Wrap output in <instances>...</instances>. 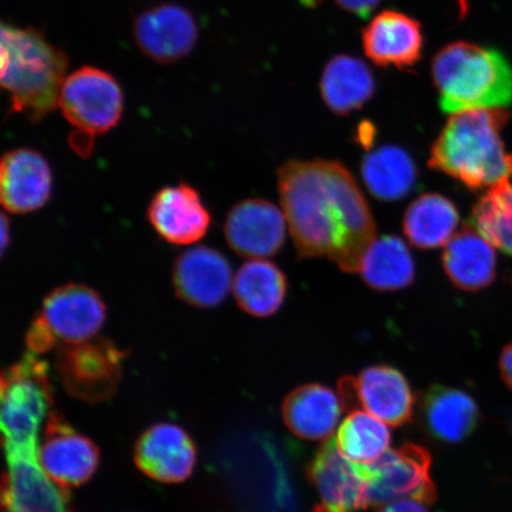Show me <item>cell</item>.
<instances>
[{"label":"cell","mask_w":512,"mask_h":512,"mask_svg":"<svg viewBox=\"0 0 512 512\" xmlns=\"http://www.w3.org/2000/svg\"><path fill=\"white\" fill-rule=\"evenodd\" d=\"M443 267L448 279L460 290H483L495 280L496 253L475 228L466 226L446 243Z\"/></svg>","instance_id":"603a6c76"},{"label":"cell","mask_w":512,"mask_h":512,"mask_svg":"<svg viewBox=\"0 0 512 512\" xmlns=\"http://www.w3.org/2000/svg\"><path fill=\"white\" fill-rule=\"evenodd\" d=\"M287 221L284 211L262 198L236 204L224 222V236L236 254L265 259L284 246Z\"/></svg>","instance_id":"5bb4252c"},{"label":"cell","mask_w":512,"mask_h":512,"mask_svg":"<svg viewBox=\"0 0 512 512\" xmlns=\"http://www.w3.org/2000/svg\"><path fill=\"white\" fill-rule=\"evenodd\" d=\"M338 395L345 411L364 408L393 427L414 418L413 390L401 371L390 366H371L357 377H343L338 382Z\"/></svg>","instance_id":"9c48e42d"},{"label":"cell","mask_w":512,"mask_h":512,"mask_svg":"<svg viewBox=\"0 0 512 512\" xmlns=\"http://www.w3.org/2000/svg\"><path fill=\"white\" fill-rule=\"evenodd\" d=\"M379 512H430L426 504L414 499H402V501L384 505Z\"/></svg>","instance_id":"1f68e13d"},{"label":"cell","mask_w":512,"mask_h":512,"mask_svg":"<svg viewBox=\"0 0 512 512\" xmlns=\"http://www.w3.org/2000/svg\"><path fill=\"white\" fill-rule=\"evenodd\" d=\"M375 86L368 64L354 56L338 55L326 64L320 92L332 112L347 115L367 104Z\"/></svg>","instance_id":"cb8c5ba5"},{"label":"cell","mask_w":512,"mask_h":512,"mask_svg":"<svg viewBox=\"0 0 512 512\" xmlns=\"http://www.w3.org/2000/svg\"><path fill=\"white\" fill-rule=\"evenodd\" d=\"M38 459L51 480L69 492L94 476L100 452L91 439L76 432L59 412L51 409Z\"/></svg>","instance_id":"7c38bea8"},{"label":"cell","mask_w":512,"mask_h":512,"mask_svg":"<svg viewBox=\"0 0 512 512\" xmlns=\"http://www.w3.org/2000/svg\"><path fill=\"white\" fill-rule=\"evenodd\" d=\"M319 503L312 512H356L368 507L366 465L352 462L338 450L336 438H329L306 467Z\"/></svg>","instance_id":"30bf717a"},{"label":"cell","mask_w":512,"mask_h":512,"mask_svg":"<svg viewBox=\"0 0 512 512\" xmlns=\"http://www.w3.org/2000/svg\"><path fill=\"white\" fill-rule=\"evenodd\" d=\"M3 242H2V249L3 252L5 251L6 247H8L9 242V223H8V217L3 216Z\"/></svg>","instance_id":"836d02e7"},{"label":"cell","mask_w":512,"mask_h":512,"mask_svg":"<svg viewBox=\"0 0 512 512\" xmlns=\"http://www.w3.org/2000/svg\"><path fill=\"white\" fill-rule=\"evenodd\" d=\"M278 189L299 258H328L343 272L360 271L376 239L373 214L354 176L332 160H291Z\"/></svg>","instance_id":"6da1fadb"},{"label":"cell","mask_w":512,"mask_h":512,"mask_svg":"<svg viewBox=\"0 0 512 512\" xmlns=\"http://www.w3.org/2000/svg\"><path fill=\"white\" fill-rule=\"evenodd\" d=\"M431 467V454L420 445L408 443L387 451L376 462L366 465L368 507H384L402 499L433 504L437 501V489Z\"/></svg>","instance_id":"ba28073f"},{"label":"cell","mask_w":512,"mask_h":512,"mask_svg":"<svg viewBox=\"0 0 512 512\" xmlns=\"http://www.w3.org/2000/svg\"><path fill=\"white\" fill-rule=\"evenodd\" d=\"M392 435L386 422L362 411L352 412L339 427L336 443L343 456L369 465L388 451Z\"/></svg>","instance_id":"f1b7e54d"},{"label":"cell","mask_w":512,"mask_h":512,"mask_svg":"<svg viewBox=\"0 0 512 512\" xmlns=\"http://www.w3.org/2000/svg\"><path fill=\"white\" fill-rule=\"evenodd\" d=\"M364 184L377 200L400 201L411 194L418 183V168L405 150L384 145L368 153L362 160Z\"/></svg>","instance_id":"484cf974"},{"label":"cell","mask_w":512,"mask_h":512,"mask_svg":"<svg viewBox=\"0 0 512 512\" xmlns=\"http://www.w3.org/2000/svg\"><path fill=\"white\" fill-rule=\"evenodd\" d=\"M472 227L492 246L512 255V185L492 187L473 207Z\"/></svg>","instance_id":"f546056e"},{"label":"cell","mask_w":512,"mask_h":512,"mask_svg":"<svg viewBox=\"0 0 512 512\" xmlns=\"http://www.w3.org/2000/svg\"><path fill=\"white\" fill-rule=\"evenodd\" d=\"M508 119L504 108L451 114L432 146L428 165L471 190L507 181L512 156L505 151L501 131Z\"/></svg>","instance_id":"7a4b0ae2"},{"label":"cell","mask_w":512,"mask_h":512,"mask_svg":"<svg viewBox=\"0 0 512 512\" xmlns=\"http://www.w3.org/2000/svg\"><path fill=\"white\" fill-rule=\"evenodd\" d=\"M106 316V305L98 292L85 285L68 284L48 294L35 319L59 348L98 336Z\"/></svg>","instance_id":"8fae6325"},{"label":"cell","mask_w":512,"mask_h":512,"mask_svg":"<svg viewBox=\"0 0 512 512\" xmlns=\"http://www.w3.org/2000/svg\"><path fill=\"white\" fill-rule=\"evenodd\" d=\"M499 368L505 384L512 390V343L504 348L499 360Z\"/></svg>","instance_id":"d6a6232c"},{"label":"cell","mask_w":512,"mask_h":512,"mask_svg":"<svg viewBox=\"0 0 512 512\" xmlns=\"http://www.w3.org/2000/svg\"><path fill=\"white\" fill-rule=\"evenodd\" d=\"M197 448L189 433L160 422L140 435L134 446V463L147 477L165 484L182 483L195 470Z\"/></svg>","instance_id":"9a60e30c"},{"label":"cell","mask_w":512,"mask_h":512,"mask_svg":"<svg viewBox=\"0 0 512 512\" xmlns=\"http://www.w3.org/2000/svg\"><path fill=\"white\" fill-rule=\"evenodd\" d=\"M8 472L2 484L3 512H68L69 492L47 475L38 450H5Z\"/></svg>","instance_id":"4fadbf2b"},{"label":"cell","mask_w":512,"mask_h":512,"mask_svg":"<svg viewBox=\"0 0 512 512\" xmlns=\"http://www.w3.org/2000/svg\"><path fill=\"white\" fill-rule=\"evenodd\" d=\"M147 219L160 238L176 246L194 245L211 224L200 192L187 183L160 189L147 208Z\"/></svg>","instance_id":"e0dca14e"},{"label":"cell","mask_w":512,"mask_h":512,"mask_svg":"<svg viewBox=\"0 0 512 512\" xmlns=\"http://www.w3.org/2000/svg\"><path fill=\"white\" fill-rule=\"evenodd\" d=\"M233 271L224 255L208 247H194L178 256L172 270L177 297L192 306L221 305L233 288Z\"/></svg>","instance_id":"ac0fdd59"},{"label":"cell","mask_w":512,"mask_h":512,"mask_svg":"<svg viewBox=\"0 0 512 512\" xmlns=\"http://www.w3.org/2000/svg\"><path fill=\"white\" fill-rule=\"evenodd\" d=\"M345 11L360 18H368L373 11L377 8V5L381 3V0H335Z\"/></svg>","instance_id":"4dcf8cb0"},{"label":"cell","mask_w":512,"mask_h":512,"mask_svg":"<svg viewBox=\"0 0 512 512\" xmlns=\"http://www.w3.org/2000/svg\"><path fill=\"white\" fill-rule=\"evenodd\" d=\"M48 364L27 352L3 370L2 432L5 450H38V432L53 408Z\"/></svg>","instance_id":"8992f818"},{"label":"cell","mask_w":512,"mask_h":512,"mask_svg":"<svg viewBox=\"0 0 512 512\" xmlns=\"http://www.w3.org/2000/svg\"><path fill=\"white\" fill-rule=\"evenodd\" d=\"M458 223V209L451 200L439 194H425L409 204L403 216V233L413 246L434 249L452 239Z\"/></svg>","instance_id":"83f0119b"},{"label":"cell","mask_w":512,"mask_h":512,"mask_svg":"<svg viewBox=\"0 0 512 512\" xmlns=\"http://www.w3.org/2000/svg\"><path fill=\"white\" fill-rule=\"evenodd\" d=\"M360 272L364 283L376 291H399L413 284L415 264L405 241L384 235L363 255Z\"/></svg>","instance_id":"4316f807"},{"label":"cell","mask_w":512,"mask_h":512,"mask_svg":"<svg viewBox=\"0 0 512 512\" xmlns=\"http://www.w3.org/2000/svg\"><path fill=\"white\" fill-rule=\"evenodd\" d=\"M125 355L110 339L96 336L85 342L60 345L55 369L70 396L99 403L117 392Z\"/></svg>","instance_id":"52a82bcc"},{"label":"cell","mask_w":512,"mask_h":512,"mask_svg":"<svg viewBox=\"0 0 512 512\" xmlns=\"http://www.w3.org/2000/svg\"><path fill=\"white\" fill-rule=\"evenodd\" d=\"M432 76L444 113L512 104V67L495 49L467 42L448 44L435 55Z\"/></svg>","instance_id":"277c9868"},{"label":"cell","mask_w":512,"mask_h":512,"mask_svg":"<svg viewBox=\"0 0 512 512\" xmlns=\"http://www.w3.org/2000/svg\"><path fill=\"white\" fill-rule=\"evenodd\" d=\"M420 413L428 434L444 444H459L476 430L479 409L472 396L435 384L422 398Z\"/></svg>","instance_id":"44dd1931"},{"label":"cell","mask_w":512,"mask_h":512,"mask_svg":"<svg viewBox=\"0 0 512 512\" xmlns=\"http://www.w3.org/2000/svg\"><path fill=\"white\" fill-rule=\"evenodd\" d=\"M137 46L158 63H174L188 56L198 41V25L188 9L158 5L140 14L133 27Z\"/></svg>","instance_id":"2e32d148"},{"label":"cell","mask_w":512,"mask_h":512,"mask_svg":"<svg viewBox=\"0 0 512 512\" xmlns=\"http://www.w3.org/2000/svg\"><path fill=\"white\" fill-rule=\"evenodd\" d=\"M53 191L47 159L31 149L5 153L0 165V198L12 214H28L46 206Z\"/></svg>","instance_id":"d6986e66"},{"label":"cell","mask_w":512,"mask_h":512,"mask_svg":"<svg viewBox=\"0 0 512 512\" xmlns=\"http://www.w3.org/2000/svg\"><path fill=\"white\" fill-rule=\"evenodd\" d=\"M456 3L458 5L460 18L465 17L467 11H469V3H467V0H456Z\"/></svg>","instance_id":"e575fe53"},{"label":"cell","mask_w":512,"mask_h":512,"mask_svg":"<svg viewBox=\"0 0 512 512\" xmlns=\"http://www.w3.org/2000/svg\"><path fill=\"white\" fill-rule=\"evenodd\" d=\"M510 176L512 177V169H511V175Z\"/></svg>","instance_id":"d590c367"},{"label":"cell","mask_w":512,"mask_h":512,"mask_svg":"<svg viewBox=\"0 0 512 512\" xmlns=\"http://www.w3.org/2000/svg\"><path fill=\"white\" fill-rule=\"evenodd\" d=\"M59 107L73 127L70 145L78 155L88 157L95 138L111 131L123 117L124 93L111 74L82 67L64 81Z\"/></svg>","instance_id":"5b68a950"},{"label":"cell","mask_w":512,"mask_h":512,"mask_svg":"<svg viewBox=\"0 0 512 512\" xmlns=\"http://www.w3.org/2000/svg\"><path fill=\"white\" fill-rule=\"evenodd\" d=\"M343 412L339 395L323 384H304L286 396L283 416L288 430L305 440L331 437Z\"/></svg>","instance_id":"7402d4cb"},{"label":"cell","mask_w":512,"mask_h":512,"mask_svg":"<svg viewBox=\"0 0 512 512\" xmlns=\"http://www.w3.org/2000/svg\"><path fill=\"white\" fill-rule=\"evenodd\" d=\"M69 59L40 30L2 24V87L11 113L40 121L59 106Z\"/></svg>","instance_id":"3957f363"},{"label":"cell","mask_w":512,"mask_h":512,"mask_svg":"<svg viewBox=\"0 0 512 512\" xmlns=\"http://www.w3.org/2000/svg\"><path fill=\"white\" fill-rule=\"evenodd\" d=\"M364 53L382 67H412L420 60L424 35L419 22L398 11H383L362 34Z\"/></svg>","instance_id":"ffe728a7"},{"label":"cell","mask_w":512,"mask_h":512,"mask_svg":"<svg viewBox=\"0 0 512 512\" xmlns=\"http://www.w3.org/2000/svg\"><path fill=\"white\" fill-rule=\"evenodd\" d=\"M288 290L286 275L265 259H252L236 273L232 292L242 311L254 317L273 316L283 306Z\"/></svg>","instance_id":"d4e9b609"}]
</instances>
